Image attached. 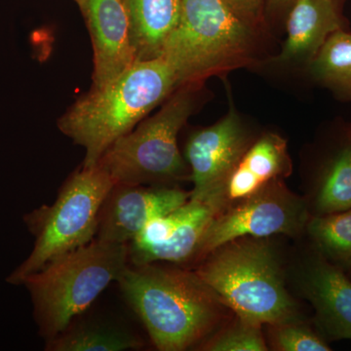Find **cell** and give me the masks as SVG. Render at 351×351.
I'll return each instance as SVG.
<instances>
[{
    "label": "cell",
    "instance_id": "1",
    "mask_svg": "<svg viewBox=\"0 0 351 351\" xmlns=\"http://www.w3.org/2000/svg\"><path fill=\"white\" fill-rule=\"evenodd\" d=\"M163 57L137 61L108 86L91 91L58 121L60 131L85 149L82 166L97 165L108 147L181 87Z\"/></svg>",
    "mask_w": 351,
    "mask_h": 351
},
{
    "label": "cell",
    "instance_id": "2",
    "mask_svg": "<svg viewBox=\"0 0 351 351\" xmlns=\"http://www.w3.org/2000/svg\"><path fill=\"white\" fill-rule=\"evenodd\" d=\"M117 281L157 350H188L218 322L221 302L195 272L128 263Z\"/></svg>",
    "mask_w": 351,
    "mask_h": 351
},
{
    "label": "cell",
    "instance_id": "3",
    "mask_svg": "<svg viewBox=\"0 0 351 351\" xmlns=\"http://www.w3.org/2000/svg\"><path fill=\"white\" fill-rule=\"evenodd\" d=\"M128 263V245L95 239L25 277L39 334L48 341L64 332Z\"/></svg>",
    "mask_w": 351,
    "mask_h": 351
},
{
    "label": "cell",
    "instance_id": "4",
    "mask_svg": "<svg viewBox=\"0 0 351 351\" xmlns=\"http://www.w3.org/2000/svg\"><path fill=\"white\" fill-rule=\"evenodd\" d=\"M209 255L195 272L237 317L260 325L295 320L297 304L265 240L242 237Z\"/></svg>",
    "mask_w": 351,
    "mask_h": 351
},
{
    "label": "cell",
    "instance_id": "5",
    "mask_svg": "<svg viewBox=\"0 0 351 351\" xmlns=\"http://www.w3.org/2000/svg\"><path fill=\"white\" fill-rule=\"evenodd\" d=\"M113 186L114 182L100 166H82L64 182L52 205L25 215V223L36 239L34 248L9 274L7 282L22 285L25 277L50 261L96 239L101 205Z\"/></svg>",
    "mask_w": 351,
    "mask_h": 351
},
{
    "label": "cell",
    "instance_id": "6",
    "mask_svg": "<svg viewBox=\"0 0 351 351\" xmlns=\"http://www.w3.org/2000/svg\"><path fill=\"white\" fill-rule=\"evenodd\" d=\"M195 84L182 85L156 114L122 136L97 165L119 184L168 186L189 178L178 135L195 106Z\"/></svg>",
    "mask_w": 351,
    "mask_h": 351
},
{
    "label": "cell",
    "instance_id": "7",
    "mask_svg": "<svg viewBox=\"0 0 351 351\" xmlns=\"http://www.w3.org/2000/svg\"><path fill=\"white\" fill-rule=\"evenodd\" d=\"M181 1V19L161 57L174 69L182 86L195 84L249 59L252 27L226 0Z\"/></svg>",
    "mask_w": 351,
    "mask_h": 351
},
{
    "label": "cell",
    "instance_id": "8",
    "mask_svg": "<svg viewBox=\"0 0 351 351\" xmlns=\"http://www.w3.org/2000/svg\"><path fill=\"white\" fill-rule=\"evenodd\" d=\"M308 221V207L304 200L291 193L281 179L274 180L255 195L215 215L195 257L209 255L219 247L242 237L298 234L306 228Z\"/></svg>",
    "mask_w": 351,
    "mask_h": 351
},
{
    "label": "cell",
    "instance_id": "9",
    "mask_svg": "<svg viewBox=\"0 0 351 351\" xmlns=\"http://www.w3.org/2000/svg\"><path fill=\"white\" fill-rule=\"evenodd\" d=\"M215 216L204 201L191 199L147 223L128 244L129 263H181L195 257L205 230Z\"/></svg>",
    "mask_w": 351,
    "mask_h": 351
},
{
    "label": "cell",
    "instance_id": "10",
    "mask_svg": "<svg viewBox=\"0 0 351 351\" xmlns=\"http://www.w3.org/2000/svg\"><path fill=\"white\" fill-rule=\"evenodd\" d=\"M249 147L248 135L234 110L193 134L184 152L193 182L191 199L205 201L219 191Z\"/></svg>",
    "mask_w": 351,
    "mask_h": 351
},
{
    "label": "cell",
    "instance_id": "11",
    "mask_svg": "<svg viewBox=\"0 0 351 351\" xmlns=\"http://www.w3.org/2000/svg\"><path fill=\"white\" fill-rule=\"evenodd\" d=\"M191 193L171 186L115 184L99 214L96 239L128 244L152 219L188 202Z\"/></svg>",
    "mask_w": 351,
    "mask_h": 351
},
{
    "label": "cell",
    "instance_id": "12",
    "mask_svg": "<svg viewBox=\"0 0 351 351\" xmlns=\"http://www.w3.org/2000/svg\"><path fill=\"white\" fill-rule=\"evenodd\" d=\"M93 46V88L103 89L135 63L123 0H78Z\"/></svg>",
    "mask_w": 351,
    "mask_h": 351
},
{
    "label": "cell",
    "instance_id": "13",
    "mask_svg": "<svg viewBox=\"0 0 351 351\" xmlns=\"http://www.w3.org/2000/svg\"><path fill=\"white\" fill-rule=\"evenodd\" d=\"M302 293L315 309L316 325L329 341L351 339V278L319 252L301 276Z\"/></svg>",
    "mask_w": 351,
    "mask_h": 351
},
{
    "label": "cell",
    "instance_id": "14",
    "mask_svg": "<svg viewBox=\"0 0 351 351\" xmlns=\"http://www.w3.org/2000/svg\"><path fill=\"white\" fill-rule=\"evenodd\" d=\"M291 168L285 140L276 134H267L250 145L221 189L204 202L215 214L221 213L270 182L288 176Z\"/></svg>",
    "mask_w": 351,
    "mask_h": 351
},
{
    "label": "cell",
    "instance_id": "15",
    "mask_svg": "<svg viewBox=\"0 0 351 351\" xmlns=\"http://www.w3.org/2000/svg\"><path fill=\"white\" fill-rule=\"evenodd\" d=\"M343 29L341 0H294L287 21V38L277 60H313L334 32Z\"/></svg>",
    "mask_w": 351,
    "mask_h": 351
},
{
    "label": "cell",
    "instance_id": "16",
    "mask_svg": "<svg viewBox=\"0 0 351 351\" xmlns=\"http://www.w3.org/2000/svg\"><path fill=\"white\" fill-rule=\"evenodd\" d=\"M123 1L136 62L162 56L166 43L181 19V0Z\"/></svg>",
    "mask_w": 351,
    "mask_h": 351
},
{
    "label": "cell",
    "instance_id": "17",
    "mask_svg": "<svg viewBox=\"0 0 351 351\" xmlns=\"http://www.w3.org/2000/svg\"><path fill=\"white\" fill-rule=\"evenodd\" d=\"M142 339L117 328L80 324L69 326L54 338L46 341L48 351H122L138 350Z\"/></svg>",
    "mask_w": 351,
    "mask_h": 351
},
{
    "label": "cell",
    "instance_id": "18",
    "mask_svg": "<svg viewBox=\"0 0 351 351\" xmlns=\"http://www.w3.org/2000/svg\"><path fill=\"white\" fill-rule=\"evenodd\" d=\"M314 216L338 213L351 208V142L325 166L313 199Z\"/></svg>",
    "mask_w": 351,
    "mask_h": 351
},
{
    "label": "cell",
    "instance_id": "19",
    "mask_svg": "<svg viewBox=\"0 0 351 351\" xmlns=\"http://www.w3.org/2000/svg\"><path fill=\"white\" fill-rule=\"evenodd\" d=\"M316 251L343 270L351 269V208L313 216L306 225Z\"/></svg>",
    "mask_w": 351,
    "mask_h": 351
},
{
    "label": "cell",
    "instance_id": "20",
    "mask_svg": "<svg viewBox=\"0 0 351 351\" xmlns=\"http://www.w3.org/2000/svg\"><path fill=\"white\" fill-rule=\"evenodd\" d=\"M311 73L351 98V34L341 29L331 34L311 60Z\"/></svg>",
    "mask_w": 351,
    "mask_h": 351
},
{
    "label": "cell",
    "instance_id": "21",
    "mask_svg": "<svg viewBox=\"0 0 351 351\" xmlns=\"http://www.w3.org/2000/svg\"><path fill=\"white\" fill-rule=\"evenodd\" d=\"M262 325L237 317V322L208 341L202 350L210 351H265L267 350L261 331Z\"/></svg>",
    "mask_w": 351,
    "mask_h": 351
},
{
    "label": "cell",
    "instance_id": "22",
    "mask_svg": "<svg viewBox=\"0 0 351 351\" xmlns=\"http://www.w3.org/2000/svg\"><path fill=\"white\" fill-rule=\"evenodd\" d=\"M274 348L281 351H330L331 348L313 330L294 321L271 325Z\"/></svg>",
    "mask_w": 351,
    "mask_h": 351
},
{
    "label": "cell",
    "instance_id": "23",
    "mask_svg": "<svg viewBox=\"0 0 351 351\" xmlns=\"http://www.w3.org/2000/svg\"><path fill=\"white\" fill-rule=\"evenodd\" d=\"M237 15L252 27L260 20L261 10L265 0H226Z\"/></svg>",
    "mask_w": 351,
    "mask_h": 351
},
{
    "label": "cell",
    "instance_id": "24",
    "mask_svg": "<svg viewBox=\"0 0 351 351\" xmlns=\"http://www.w3.org/2000/svg\"><path fill=\"white\" fill-rule=\"evenodd\" d=\"M269 1L271 6L282 7L287 5V4H293L294 0H269Z\"/></svg>",
    "mask_w": 351,
    "mask_h": 351
},
{
    "label": "cell",
    "instance_id": "25",
    "mask_svg": "<svg viewBox=\"0 0 351 351\" xmlns=\"http://www.w3.org/2000/svg\"><path fill=\"white\" fill-rule=\"evenodd\" d=\"M348 274H348V276H350L351 278V269L350 270H348Z\"/></svg>",
    "mask_w": 351,
    "mask_h": 351
},
{
    "label": "cell",
    "instance_id": "26",
    "mask_svg": "<svg viewBox=\"0 0 351 351\" xmlns=\"http://www.w3.org/2000/svg\"><path fill=\"white\" fill-rule=\"evenodd\" d=\"M75 1H76V3H77L78 0H75Z\"/></svg>",
    "mask_w": 351,
    "mask_h": 351
}]
</instances>
